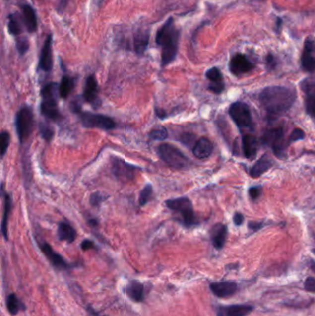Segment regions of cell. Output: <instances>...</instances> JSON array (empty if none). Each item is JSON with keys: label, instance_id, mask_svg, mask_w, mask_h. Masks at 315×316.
<instances>
[{"label": "cell", "instance_id": "obj_1", "mask_svg": "<svg viewBox=\"0 0 315 316\" xmlns=\"http://www.w3.org/2000/svg\"><path fill=\"white\" fill-rule=\"evenodd\" d=\"M297 98L295 90L286 86H268L259 94L261 108L270 118H276L288 112Z\"/></svg>", "mask_w": 315, "mask_h": 316}, {"label": "cell", "instance_id": "obj_2", "mask_svg": "<svg viewBox=\"0 0 315 316\" xmlns=\"http://www.w3.org/2000/svg\"><path fill=\"white\" fill-rule=\"evenodd\" d=\"M181 31L176 27L174 19L169 17L158 29L155 35V43L161 47L162 67H166L176 60L179 51Z\"/></svg>", "mask_w": 315, "mask_h": 316}, {"label": "cell", "instance_id": "obj_3", "mask_svg": "<svg viewBox=\"0 0 315 316\" xmlns=\"http://www.w3.org/2000/svg\"><path fill=\"white\" fill-rule=\"evenodd\" d=\"M166 205L175 215H178L179 221L185 228H192L199 224L192 202L187 197L170 199L166 201Z\"/></svg>", "mask_w": 315, "mask_h": 316}, {"label": "cell", "instance_id": "obj_4", "mask_svg": "<svg viewBox=\"0 0 315 316\" xmlns=\"http://www.w3.org/2000/svg\"><path fill=\"white\" fill-rule=\"evenodd\" d=\"M34 119L33 109L29 106L21 107L15 117V126L20 143H23L32 134Z\"/></svg>", "mask_w": 315, "mask_h": 316}, {"label": "cell", "instance_id": "obj_5", "mask_svg": "<svg viewBox=\"0 0 315 316\" xmlns=\"http://www.w3.org/2000/svg\"><path fill=\"white\" fill-rule=\"evenodd\" d=\"M157 152L162 160L172 168L183 169L187 168L189 164L188 157L180 149L168 143H162Z\"/></svg>", "mask_w": 315, "mask_h": 316}, {"label": "cell", "instance_id": "obj_6", "mask_svg": "<svg viewBox=\"0 0 315 316\" xmlns=\"http://www.w3.org/2000/svg\"><path fill=\"white\" fill-rule=\"evenodd\" d=\"M261 141L263 144L267 145L273 150L275 156L280 159L287 157L286 150L288 143L285 141V133L282 128H275L268 129L264 132Z\"/></svg>", "mask_w": 315, "mask_h": 316}, {"label": "cell", "instance_id": "obj_7", "mask_svg": "<svg viewBox=\"0 0 315 316\" xmlns=\"http://www.w3.org/2000/svg\"><path fill=\"white\" fill-rule=\"evenodd\" d=\"M77 115L81 120L82 126L85 128H100L105 130H110L116 128V122L108 116L94 114L85 111H80Z\"/></svg>", "mask_w": 315, "mask_h": 316}, {"label": "cell", "instance_id": "obj_8", "mask_svg": "<svg viewBox=\"0 0 315 316\" xmlns=\"http://www.w3.org/2000/svg\"><path fill=\"white\" fill-rule=\"evenodd\" d=\"M228 113L240 129L252 127V117L248 105L243 102H235L230 105Z\"/></svg>", "mask_w": 315, "mask_h": 316}, {"label": "cell", "instance_id": "obj_9", "mask_svg": "<svg viewBox=\"0 0 315 316\" xmlns=\"http://www.w3.org/2000/svg\"><path fill=\"white\" fill-rule=\"evenodd\" d=\"M111 169L115 177L121 182H128L134 180L137 171L141 168L128 164L121 157H113L111 160Z\"/></svg>", "mask_w": 315, "mask_h": 316}, {"label": "cell", "instance_id": "obj_10", "mask_svg": "<svg viewBox=\"0 0 315 316\" xmlns=\"http://www.w3.org/2000/svg\"><path fill=\"white\" fill-rule=\"evenodd\" d=\"M39 247H40L42 253L46 255L47 260L54 266L55 268H58L60 270H69L73 268V264L68 263L47 242H41L39 243Z\"/></svg>", "mask_w": 315, "mask_h": 316}, {"label": "cell", "instance_id": "obj_11", "mask_svg": "<svg viewBox=\"0 0 315 316\" xmlns=\"http://www.w3.org/2000/svg\"><path fill=\"white\" fill-rule=\"evenodd\" d=\"M52 34H48L41 50L38 69L44 72H50L53 68V54H52Z\"/></svg>", "mask_w": 315, "mask_h": 316}, {"label": "cell", "instance_id": "obj_12", "mask_svg": "<svg viewBox=\"0 0 315 316\" xmlns=\"http://www.w3.org/2000/svg\"><path fill=\"white\" fill-rule=\"evenodd\" d=\"M254 68V65L245 55L238 53L234 55L229 62V69L235 76L248 73Z\"/></svg>", "mask_w": 315, "mask_h": 316}, {"label": "cell", "instance_id": "obj_13", "mask_svg": "<svg viewBox=\"0 0 315 316\" xmlns=\"http://www.w3.org/2000/svg\"><path fill=\"white\" fill-rule=\"evenodd\" d=\"M98 94H99V87H98L97 81L94 75H90L85 82V87H84L82 97L85 101L92 104L94 108H96L100 102Z\"/></svg>", "mask_w": 315, "mask_h": 316}, {"label": "cell", "instance_id": "obj_14", "mask_svg": "<svg viewBox=\"0 0 315 316\" xmlns=\"http://www.w3.org/2000/svg\"><path fill=\"white\" fill-rule=\"evenodd\" d=\"M253 310L252 305L235 304L229 306H221L217 309V316H247Z\"/></svg>", "mask_w": 315, "mask_h": 316}, {"label": "cell", "instance_id": "obj_15", "mask_svg": "<svg viewBox=\"0 0 315 316\" xmlns=\"http://www.w3.org/2000/svg\"><path fill=\"white\" fill-rule=\"evenodd\" d=\"M210 289L215 296L219 298H228L234 295L237 292L238 286L236 283L232 281H222L211 283Z\"/></svg>", "mask_w": 315, "mask_h": 316}, {"label": "cell", "instance_id": "obj_16", "mask_svg": "<svg viewBox=\"0 0 315 316\" xmlns=\"http://www.w3.org/2000/svg\"><path fill=\"white\" fill-rule=\"evenodd\" d=\"M41 113L50 121H59L61 119V112L58 108L57 98L43 99L41 103Z\"/></svg>", "mask_w": 315, "mask_h": 316}, {"label": "cell", "instance_id": "obj_17", "mask_svg": "<svg viewBox=\"0 0 315 316\" xmlns=\"http://www.w3.org/2000/svg\"><path fill=\"white\" fill-rule=\"evenodd\" d=\"M21 9V14L22 17L21 19L23 20V24L27 29L29 33H34L36 32L37 27H38V23H37V17H36V12L34 10V7L28 4H24L20 6Z\"/></svg>", "mask_w": 315, "mask_h": 316}, {"label": "cell", "instance_id": "obj_18", "mask_svg": "<svg viewBox=\"0 0 315 316\" xmlns=\"http://www.w3.org/2000/svg\"><path fill=\"white\" fill-rule=\"evenodd\" d=\"M228 227L222 223L215 224L211 229V240L215 249L221 250L227 241Z\"/></svg>", "mask_w": 315, "mask_h": 316}, {"label": "cell", "instance_id": "obj_19", "mask_svg": "<svg viewBox=\"0 0 315 316\" xmlns=\"http://www.w3.org/2000/svg\"><path fill=\"white\" fill-rule=\"evenodd\" d=\"M214 150V145L212 141L207 138H201L195 142L192 149L193 155L198 159H205L212 155Z\"/></svg>", "mask_w": 315, "mask_h": 316}, {"label": "cell", "instance_id": "obj_20", "mask_svg": "<svg viewBox=\"0 0 315 316\" xmlns=\"http://www.w3.org/2000/svg\"><path fill=\"white\" fill-rule=\"evenodd\" d=\"M314 44L310 39L306 41L304 50L302 55V67L307 72H313L315 70V58L313 55Z\"/></svg>", "mask_w": 315, "mask_h": 316}, {"label": "cell", "instance_id": "obj_21", "mask_svg": "<svg viewBox=\"0 0 315 316\" xmlns=\"http://www.w3.org/2000/svg\"><path fill=\"white\" fill-rule=\"evenodd\" d=\"M242 150L247 159H254L258 152V141L256 137L252 134L244 135L242 137Z\"/></svg>", "mask_w": 315, "mask_h": 316}, {"label": "cell", "instance_id": "obj_22", "mask_svg": "<svg viewBox=\"0 0 315 316\" xmlns=\"http://www.w3.org/2000/svg\"><path fill=\"white\" fill-rule=\"evenodd\" d=\"M125 292L127 296L136 303H141L144 301V286L139 281H131L128 283Z\"/></svg>", "mask_w": 315, "mask_h": 316}, {"label": "cell", "instance_id": "obj_23", "mask_svg": "<svg viewBox=\"0 0 315 316\" xmlns=\"http://www.w3.org/2000/svg\"><path fill=\"white\" fill-rule=\"evenodd\" d=\"M58 237L60 241L72 243L77 238V232L73 227L66 221H62L59 224L58 228Z\"/></svg>", "mask_w": 315, "mask_h": 316}, {"label": "cell", "instance_id": "obj_24", "mask_svg": "<svg viewBox=\"0 0 315 316\" xmlns=\"http://www.w3.org/2000/svg\"><path fill=\"white\" fill-rule=\"evenodd\" d=\"M273 161L269 158L267 155H262L258 161L250 169V175L252 178H259L272 168Z\"/></svg>", "mask_w": 315, "mask_h": 316}, {"label": "cell", "instance_id": "obj_25", "mask_svg": "<svg viewBox=\"0 0 315 316\" xmlns=\"http://www.w3.org/2000/svg\"><path fill=\"white\" fill-rule=\"evenodd\" d=\"M149 38L150 33L147 30H140L137 34H135L134 44L135 52L138 55H142L147 49L149 45Z\"/></svg>", "mask_w": 315, "mask_h": 316}, {"label": "cell", "instance_id": "obj_26", "mask_svg": "<svg viewBox=\"0 0 315 316\" xmlns=\"http://www.w3.org/2000/svg\"><path fill=\"white\" fill-rule=\"evenodd\" d=\"M5 198V203H4V213H3V218H2V223H1V231H2V235L4 236V238L6 240H8V235H7V224H8V218L9 215L11 212V205H12V200L9 194L6 193L4 195Z\"/></svg>", "mask_w": 315, "mask_h": 316}, {"label": "cell", "instance_id": "obj_27", "mask_svg": "<svg viewBox=\"0 0 315 316\" xmlns=\"http://www.w3.org/2000/svg\"><path fill=\"white\" fill-rule=\"evenodd\" d=\"M74 86H75V81L73 78L65 75L62 80H61L60 86H59V92L61 98L65 99L72 92Z\"/></svg>", "mask_w": 315, "mask_h": 316}, {"label": "cell", "instance_id": "obj_28", "mask_svg": "<svg viewBox=\"0 0 315 316\" xmlns=\"http://www.w3.org/2000/svg\"><path fill=\"white\" fill-rule=\"evenodd\" d=\"M7 308L9 314L17 315L20 311L25 309V305L16 296V294L11 293L7 297Z\"/></svg>", "mask_w": 315, "mask_h": 316}, {"label": "cell", "instance_id": "obj_29", "mask_svg": "<svg viewBox=\"0 0 315 316\" xmlns=\"http://www.w3.org/2000/svg\"><path fill=\"white\" fill-rule=\"evenodd\" d=\"M7 31L11 35L17 37L21 34V24L17 14L11 13L7 16Z\"/></svg>", "mask_w": 315, "mask_h": 316}, {"label": "cell", "instance_id": "obj_30", "mask_svg": "<svg viewBox=\"0 0 315 316\" xmlns=\"http://www.w3.org/2000/svg\"><path fill=\"white\" fill-rule=\"evenodd\" d=\"M168 129L165 127H157L154 128L149 132V138L153 141H162L168 138Z\"/></svg>", "mask_w": 315, "mask_h": 316}, {"label": "cell", "instance_id": "obj_31", "mask_svg": "<svg viewBox=\"0 0 315 316\" xmlns=\"http://www.w3.org/2000/svg\"><path fill=\"white\" fill-rule=\"evenodd\" d=\"M152 196H153V186L151 184H147L144 186V188L142 189L140 192L139 204L141 206H144L151 200Z\"/></svg>", "mask_w": 315, "mask_h": 316}, {"label": "cell", "instance_id": "obj_32", "mask_svg": "<svg viewBox=\"0 0 315 316\" xmlns=\"http://www.w3.org/2000/svg\"><path fill=\"white\" fill-rule=\"evenodd\" d=\"M205 76L211 83H222L223 81V75L218 67H212L208 69L205 73Z\"/></svg>", "mask_w": 315, "mask_h": 316}, {"label": "cell", "instance_id": "obj_33", "mask_svg": "<svg viewBox=\"0 0 315 316\" xmlns=\"http://www.w3.org/2000/svg\"><path fill=\"white\" fill-rule=\"evenodd\" d=\"M39 129H40L42 137L46 141H50L54 138L55 129L51 125L45 123V122H41L39 124Z\"/></svg>", "mask_w": 315, "mask_h": 316}, {"label": "cell", "instance_id": "obj_34", "mask_svg": "<svg viewBox=\"0 0 315 316\" xmlns=\"http://www.w3.org/2000/svg\"><path fill=\"white\" fill-rule=\"evenodd\" d=\"M9 143H10V135L7 130H3L0 134V151H1L2 157H4V155L7 153Z\"/></svg>", "mask_w": 315, "mask_h": 316}, {"label": "cell", "instance_id": "obj_35", "mask_svg": "<svg viewBox=\"0 0 315 316\" xmlns=\"http://www.w3.org/2000/svg\"><path fill=\"white\" fill-rule=\"evenodd\" d=\"M306 113L315 120V94H308L305 99Z\"/></svg>", "mask_w": 315, "mask_h": 316}, {"label": "cell", "instance_id": "obj_36", "mask_svg": "<svg viewBox=\"0 0 315 316\" xmlns=\"http://www.w3.org/2000/svg\"><path fill=\"white\" fill-rule=\"evenodd\" d=\"M30 47V43L26 37H17L16 39V48L20 56H24L27 53Z\"/></svg>", "mask_w": 315, "mask_h": 316}, {"label": "cell", "instance_id": "obj_37", "mask_svg": "<svg viewBox=\"0 0 315 316\" xmlns=\"http://www.w3.org/2000/svg\"><path fill=\"white\" fill-rule=\"evenodd\" d=\"M106 199H108V195H105L104 193L97 191L93 193L90 197V203L94 207H98Z\"/></svg>", "mask_w": 315, "mask_h": 316}, {"label": "cell", "instance_id": "obj_38", "mask_svg": "<svg viewBox=\"0 0 315 316\" xmlns=\"http://www.w3.org/2000/svg\"><path fill=\"white\" fill-rule=\"evenodd\" d=\"M301 86H302V91L306 93L307 95L315 94V81L306 79L302 81Z\"/></svg>", "mask_w": 315, "mask_h": 316}, {"label": "cell", "instance_id": "obj_39", "mask_svg": "<svg viewBox=\"0 0 315 316\" xmlns=\"http://www.w3.org/2000/svg\"><path fill=\"white\" fill-rule=\"evenodd\" d=\"M305 138V133L304 131L301 129V128H294V130L292 131L291 135L289 136V140H288V143H291V142H295V141H302Z\"/></svg>", "mask_w": 315, "mask_h": 316}, {"label": "cell", "instance_id": "obj_40", "mask_svg": "<svg viewBox=\"0 0 315 316\" xmlns=\"http://www.w3.org/2000/svg\"><path fill=\"white\" fill-rule=\"evenodd\" d=\"M262 193V187L261 186H252L249 189V196L255 201L258 198H260Z\"/></svg>", "mask_w": 315, "mask_h": 316}, {"label": "cell", "instance_id": "obj_41", "mask_svg": "<svg viewBox=\"0 0 315 316\" xmlns=\"http://www.w3.org/2000/svg\"><path fill=\"white\" fill-rule=\"evenodd\" d=\"M208 90H210L212 93L215 94H221L222 92L225 90V83H210L208 86Z\"/></svg>", "mask_w": 315, "mask_h": 316}, {"label": "cell", "instance_id": "obj_42", "mask_svg": "<svg viewBox=\"0 0 315 316\" xmlns=\"http://www.w3.org/2000/svg\"><path fill=\"white\" fill-rule=\"evenodd\" d=\"M304 288L310 292L315 293V278L308 277L304 283Z\"/></svg>", "mask_w": 315, "mask_h": 316}, {"label": "cell", "instance_id": "obj_43", "mask_svg": "<svg viewBox=\"0 0 315 316\" xmlns=\"http://www.w3.org/2000/svg\"><path fill=\"white\" fill-rule=\"evenodd\" d=\"M81 248L83 250V251L96 249L94 242L90 241V240H84L83 242H81Z\"/></svg>", "mask_w": 315, "mask_h": 316}, {"label": "cell", "instance_id": "obj_44", "mask_svg": "<svg viewBox=\"0 0 315 316\" xmlns=\"http://www.w3.org/2000/svg\"><path fill=\"white\" fill-rule=\"evenodd\" d=\"M67 3H68V0H59L57 5V11L59 13H63L67 7Z\"/></svg>", "mask_w": 315, "mask_h": 316}, {"label": "cell", "instance_id": "obj_45", "mask_svg": "<svg viewBox=\"0 0 315 316\" xmlns=\"http://www.w3.org/2000/svg\"><path fill=\"white\" fill-rule=\"evenodd\" d=\"M233 221L236 226H241L244 222V216L242 213H236L233 216Z\"/></svg>", "mask_w": 315, "mask_h": 316}, {"label": "cell", "instance_id": "obj_46", "mask_svg": "<svg viewBox=\"0 0 315 316\" xmlns=\"http://www.w3.org/2000/svg\"><path fill=\"white\" fill-rule=\"evenodd\" d=\"M266 64H267V67L270 69H273L275 68L276 66V62H275V58L271 54H269L267 56V59H266Z\"/></svg>", "mask_w": 315, "mask_h": 316}, {"label": "cell", "instance_id": "obj_47", "mask_svg": "<svg viewBox=\"0 0 315 316\" xmlns=\"http://www.w3.org/2000/svg\"><path fill=\"white\" fill-rule=\"evenodd\" d=\"M193 135L189 134V133H185V134L181 136V141L184 143V144H189V142H192L193 141Z\"/></svg>", "mask_w": 315, "mask_h": 316}, {"label": "cell", "instance_id": "obj_48", "mask_svg": "<svg viewBox=\"0 0 315 316\" xmlns=\"http://www.w3.org/2000/svg\"><path fill=\"white\" fill-rule=\"evenodd\" d=\"M262 226H263V224L261 222H250L249 223V228L252 229V230H253V231H257V230H259V229L262 228Z\"/></svg>", "mask_w": 315, "mask_h": 316}, {"label": "cell", "instance_id": "obj_49", "mask_svg": "<svg viewBox=\"0 0 315 316\" xmlns=\"http://www.w3.org/2000/svg\"><path fill=\"white\" fill-rule=\"evenodd\" d=\"M155 113H156V116H157V117H159L160 119H165V118L167 117V114H166L165 110H163V109L156 108V109H155Z\"/></svg>", "mask_w": 315, "mask_h": 316}, {"label": "cell", "instance_id": "obj_50", "mask_svg": "<svg viewBox=\"0 0 315 316\" xmlns=\"http://www.w3.org/2000/svg\"><path fill=\"white\" fill-rule=\"evenodd\" d=\"M88 313L91 315L92 316H102L95 311V310L93 309L91 306H88L87 307Z\"/></svg>", "mask_w": 315, "mask_h": 316}, {"label": "cell", "instance_id": "obj_51", "mask_svg": "<svg viewBox=\"0 0 315 316\" xmlns=\"http://www.w3.org/2000/svg\"><path fill=\"white\" fill-rule=\"evenodd\" d=\"M89 225L91 226V227H93V228H96L97 227V225H98V221L96 220V219H89Z\"/></svg>", "mask_w": 315, "mask_h": 316}, {"label": "cell", "instance_id": "obj_52", "mask_svg": "<svg viewBox=\"0 0 315 316\" xmlns=\"http://www.w3.org/2000/svg\"><path fill=\"white\" fill-rule=\"evenodd\" d=\"M310 267H311V269L313 270V271H314V272H315V261H313V260H312V261H311V262H310Z\"/></svg>", "mask_w": 315, "mask_h": 316}]
</instances>
